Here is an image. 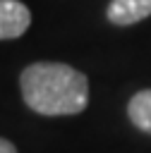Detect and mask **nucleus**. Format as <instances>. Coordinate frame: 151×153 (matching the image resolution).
<instances>
[{
    "instance_id": "39448f33",
    "label": "nucleus",
    "mask_w": 151,
    "mask_h": 153,
    "mask_svg": "<svg viewBox=\"0 0 151 153\" xmlns=\"http://www.w3.org/2000/svg\"><path fill=\"white\" fill-rule=\"evenodd\" d=\"M0 153H17V148H14L12 141H7V139L0 136Z\"/></svg>"
},
{
    "instance_id": "20e7f679",
    "label": "nucleus",
    "mask_w": 151,
    "mask_h": 153,
    "mask_svg": "<svg viewBox=\"0 0 151 153\" xmlns=\"http://www.w3.org/2000/svg\"><path fill=\"white\" fill-rule=\"evenodd\" d=\"M127 115L132 124L146 134H151V88H144L134 93L127 103Z\"/></svg>"
},
{
    "instance_id": "f257e3e1",
    "label": "nucleus",
    "mask_w": 151,
    "mask_h": 153,
    "mask_svg": "<svg viewBox=\"0 0 151 153\" xmlns=\"http://www.w3.org/2000/svg\"><path fill=\"white\" fill-rule=\"evenodd\" d=\"M24 103L38 115H77L89 103V79L65 62H34L19 76Z\"/></svg>"
},
{
    "instance_id": "f03ea898",
    "label": "nucleus",
    "mask_w": 151,
    "mask_h": 153,
    "mask_svg": "<svg viewBox=\"0 0 151 153\" xmlns=\"http://www.w3.org/2000/svg\"><path fill=\"white\" fill-rule=\"evenodd\" d=\"M31 26V12L19 0H0V41L19 38Z\"/></svg>"
},
{
    "instance_id": "7ed1b4c3",
    "label": "nucleus",
    "mask_w": 151,
    "mask_h": 153,
    "mask_svg": "<svg viewBox=\"0 0 151 153\" xmlns=\"http://www.w3.org/2000/svg\"><path fill=\"white\" fill-rule=\"evenodd\" d=\"M105 14L115 26H129L151 17V0H110Z\"/></svg>"
}]
</instances>
